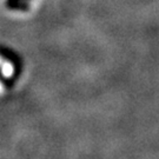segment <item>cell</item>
I'll list each match as a JSON object with an SVG mask.
<instances>
[{
	"label": "cell",
	"mask_w": 159,
	"mask_h": 159,
	"mask_svg": "<svg viewBox=\"0 0 159 159\" xmlns=\"http://www.w3.org/2000/svg\"><path fill=\"white\" fill-rule=\"evenodd\" d=\"M17 64L4 53H0V96L7 92L17 77Z\"/></svg>",
	"instance_id": "1"
}]
</instances>
